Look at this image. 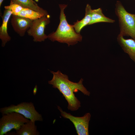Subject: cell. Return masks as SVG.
Returning a JSON list of instances; mask_svg holds the SVG:
<instances>
[{
    "mask_svg": "<svg viewBox=\"0 0 135 135\" xmlns=\"http://www.w3.org/2000/svg\"><path fill=\"white\" fill-rule=\"evenodd\" d=\"M4 0H0V7H1V6L2 5V2Z\"/></svg>",
    "mask_w": 135,
    "mask_h": 135,
    "instance_id": "cell-18",
    "label": "cell"
},
{
    "mask_svg": "<svg viewBox=\"0 0 135 135\" xmlns=\"http://www.w3.org/2000/svg\"><path fill=\"white\" fill-rule=\"evenodd\" d=\"M115 11L118 20L119 34L130 36L135 41V14L127 12L119 1L116 2Z\"/></svg>",
    "mask_w": 135,
    "mask_h": 135,
    "instance_id": "cell-3",
    "label": "cell"
},
{
    "mask_svg": "<svg viewBox=\"0 0 135 135\" xmlns=\"http://www.w3.org/2000/svg\"><path fill=\"white\" fill-rule=\"evenodd\" d=\"M16 15L33 20L46 15L30 8H24Z\"/></svg>",
    "mask_w": 135,
    "mask_h": 135,
    "instance_id": "cell-15",
    "label": "cell"
},
{
    "mask_svg": "<svg viewBox=\"0 0 135 135\" xmlns=\"http://www.w3.org/2000/svg\"><path fill=\"white\" fill-rule=\"evenodd\" d=\"M123 37L119 34L117 38L118 42L124 52L135 62V41L132 38L125 39Z\"/></svg>",
    "mask_w": 135,
    "mask_h": 135,
    "instance_id": "cell-10",
    "label": "cell"
},
{
    "mask_svg": "<svg viewBox=\"0 0 135 135\" xmlns=\"http://www.w3.org/2000/svg\"><path fill=\"white\" fill-rule=\"evenodd\" d=\"M32 20L14 14L12 15L11 24L14 31L20 36H24L30 27Z\"/></svg>",
    "mask_w": 135,
    "mask_h": 135,
    "instance_id": "cell-8",
    "label": "cell"
},
{
    "mask_svg": "<svg viewBox=\"0 0 135 135\" xmlns=\"http://www.w3.org/2000/svg\"><path fill=\"white\" fill-rule=\"evenodd\" d=\"M37 86L36 85L35 86L33 91V94L34 95H36L37 91Z\"/></svg>",
    "mask_w": 135,
    "mask_h": 135,
    "instance_id": "cell-17",
    "label": "cell"
},
{
    "mask_svg": "<svg viewBox=\"0 0 135 135\" xmlns=\"http://www.w3.org/2000/svg\"><path fill=\"white\" fill-rule=\"evenodd\" d=\"M50 18L49 14L33 20L26 32L29 36L32 37L34 42H41L48 38V35L45 34L44 30L46 26L50 22Z\"/></svg>",
    "mask_w": 135,
    "mask_h": 135,
    "instance_id": "cell-6",
    "label": "cell"
},
{
    "mask_svg": "<svg viewBox=\"0 0 135 135\" xmlns=\"http://www.w3.org/2000/svg\"><path fill=\"white\" fill-rule=\"evenodd\" d=\"M35 122L30 120L24 123L20 129L16 130V135H39L40 133L38 130Z\"/></svg>",
    "mask_w": 135,
    "mask_h": 135,
    "instance_id": "cell-12",
    "label": "cell"
},
{
    "mask_svg": "<svg viewBox=\"0 0 135 135\" xmlns=\"http://www.w3.org/2000/svg\"><path fill=\"white\" fill-rule=\"evenodd\" d=\"M90 6L87 4L85 8V15L84 17L80 20H77L72 25L76 32L80 34L82 29L86 26L88 25L91 18L92 11Z\"/></svg>",
    "mask_w": 135,
    "mask_h": 135,
    "instance_id": "cell-11",
    "label": "cell"
},
{
    "mask_svg": "<svg viewBox=\"0 0 135 135\" xmlns=\"http://www.w3.org/2000/svg\"><path fill=\"white\" fill-rule=\"evenodd\" d=\"M10 3L18 4L24 8L32 9L46 15L49 14L46 10L38 6L33 0H10Z\"/></svg>",
    "mask_w": 135,
    "mask_h": 135,
    "instance_id": "cell-13",
    "label": "cell"
},
{
    "mask_svg": "<svg viewBox=\"0 0 135 135\" xmlns=\"http://www.w3.org/2000/svg\"><path fill=\"white\" fill-rule=\"evenodd\" d=\"M57 107L62 116L69 119L73 123L78 135H89V124L91 116L90 113H86L82 116L76 117L63 111L59 106Z\"/></svg>",
    "mask_w": 135,
    "mask_h": 135,
    "instance_id": "cell-7",
    "label": "cell"
},
{
    "mask_svg": "<svg viewBox=\"0 0 135 135\" xmlns=\"http://www.w3.org/2000/svg\"><path fill=\"white\" fill-rule=\"evenodd\" d=\"M22 115L15 112L7 113L0 118V135H4L12 129L17 130L30 121Z\"/></svg>",
    "mask_w": 135,
    "mask_h": 135,
    "instance_id": "cell-5",
    "label": "cell"
},
{
    "mask_svg": "<svg viewBox=\"0 0 135 135\" xmlns=\"http://www.w3.org/2000/svg\"><path fill=\"white\" fill-rule=\"evenodd\" d=\"M115 22L114 20L105 16L102 12V9L99 8L92 10L91 20L88 25L101 22L113 23Z\"/></svg>",
    "mask_w": 135,
    "mask_h": 135,
    "instance_id": "cell-14",
    "label": "cell"
},
{
    "mask_svg": "<svg viewBox=\"0 0 135 135\" xmlns=\"http://www.w3.org/2000/svg\"><path fill=\"white\" fill-rule=\"evenodd\" d=\"M53 74L52 79L48 82L49 84L55 88H57L62 94L68 103V108L72 111L77 110L80 107V103L75 96L74 92L79 90L84 95L90 96V93L83 85V80L81 78L78 82L70 81L68 76L63 74L60 71L56 72L50 71Z\"/></svg>",
    "mask_w": 135,
    "mask_h": 135,
    "instance_id": "cell-1",
    "label": "cell"
},
{
    "mask_svg": "<svg viewBox=\"0 0 135 135\" xmlns=\"http://www.w3.org/2000/svg\"><path fill=\"white\" fill-rule=\"evenodd\" d=\"M34 0L36 2H38L39 1V0Z\"/></svg>",
    "mask_w": 135,
    "mask_h": 135,
    "instance_id": "cell-19",
    "label": "cell"
},
{
    "mask_svg": "<svg viewBox=\"0 0 135 135\" xmlns=\"http://www.w3.org/2000/svg\"><path fill=\"white\" fill-rule=\"evenodd\" d=\"M5 9H10L12 12V14L16 15L23 9L24 8L16 4L10 3L9 5L5 6Z\"/></svg>",
    "mask_w": 135,
    "mask_h": 135,
    "instance_id": "cell-16",
    "label": "cell"
},
{
    "mask_svg": "<svg viewBox=\"0 0 135 135\" xmlns=\"http://www.w3.org/2000/svg\"><path fill=\"white\" fill-rule=\"evenodd\" d=\"M12 12L10 9H5L1 16L2 23L0 27V38L2 41V46L4 47L6 44L11 40V37L8 32V24Z\"/></svg>",
    "mask_w": 135,
    "mask_h": 135,
    "instance_id": "cell-9",
    "label": "cell"
},
{
    "mask_svg": "<svg viewBox=\"0 0 135 135\" xmlns=\"http://www.w3.org/2000/svg\"><path fill=\"white\" fill-rule=\"evenodd\" d=\"M12 112L19 113L34 122L43 120L42 115L36 110L32 102H22L16 105L12 104L0 108L2 115Z\"/></svg>",
    "mask_w": 135,
    "mask_h": 135,
    "instance_id": "cell-4",
    "label": "cell"
},
{
    "mask_svg": "<svg viewBox=\"0 0 135 135\" xmlns=\"http://www.w3.org/2000/svg\"><path fill=\"white\" fill-rule=\"evenodd\" d=\"M59 6L60 9L59 24L56 31L48 35V38L52 42L66 43L68 46L74 45L82 41V36L76 32L72 25L68 24L66 20L64 10L67 5L59 4Z\"/></svg>",
    "mask_w": 135,
    "mask_h": 135,
    "instance_id": "cell-2",
    "label": "cell"
},
{
    "mask_svg": "<svg viewBox=\"0 0 135 135\" xmlns=\"http://www.w3.org/2000/svg\"></svg>",
    "mask_w": 135,
    "mask_h": 135,
    "instance_id": "cell-20",
    "label": "cell"
}]
</instances>
